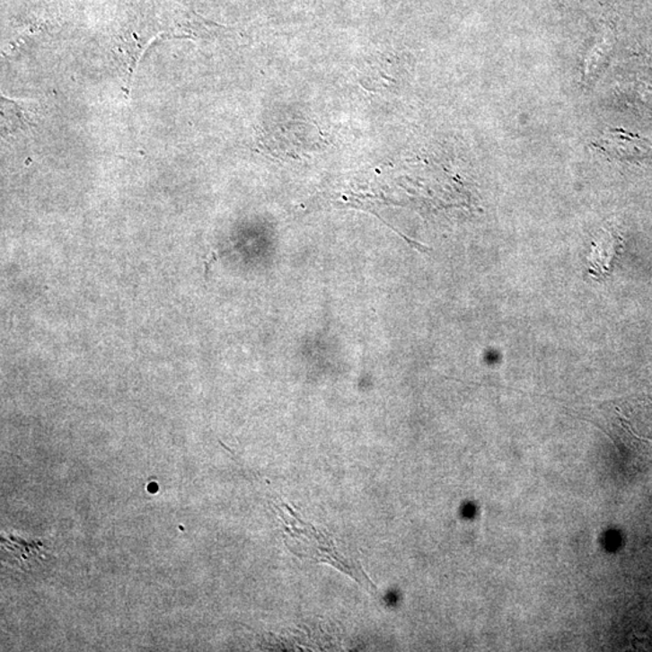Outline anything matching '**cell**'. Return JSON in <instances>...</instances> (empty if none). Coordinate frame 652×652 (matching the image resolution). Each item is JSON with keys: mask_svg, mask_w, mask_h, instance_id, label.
<instances>
[{"mask_svg": "<svg viewBox=\"0 0 652 652\" xmlns=\"http://www.w3.org/2000/svg\"><path fill=\"white\" fill-rule=\"evenodd\" d=\"M294 531H295V532H300V533H301L300 529H299V528H297V527H294ZM303 533H304V534H306V535H308V533H307L306 531H303Z\"/></svg>", "mask_w": 652, "mask_h": 652, "instance_id": "7a4b0ae2", "label": "cell"}, {"mask_svg": "<svg viewBox=\"0 0 652 652\" xmlns=\"http://www.w3.org/2000/svg\"><path fill=\"white\" fill-rule=\"evenodd\" d=\"M597 148L610 157L630 163L652 160V144L648 139L622 129L606 132L597 142Z\"/></svg>", "mask_w": 652, "mask_h": 652, "instance_id": "6da1fadb", "label": "cell"}]
</instances>
